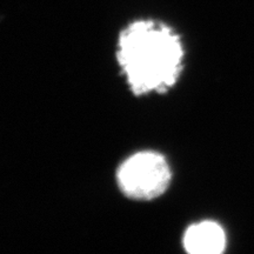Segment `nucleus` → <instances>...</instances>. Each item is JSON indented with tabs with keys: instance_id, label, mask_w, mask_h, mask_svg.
Returning <instances> with one entry per match:
<instances>
[{
	"instance_id": "nucleus-3",
	"label": "nucleus",
	"mask_w": 254,
	"mask_h": 254,
	"mask_svg": "<svg viewBox=\"0 0 254 254\" xmlns=\"http://www.w3.org/2000/svg\"><path fill=\"white\" fill-rule=\"evenodd\" d=\"M183 244L192 254H220L226 247V234L214 221H201L187 228Z\"/></svg>"
},
{
	"instance_id": "nucleus-1",
	"label": "nucleus",
	"mask_w": 254,
	"mask_h": 254,
	"mask_svg": "<svg viewBox=\"0 0 254 254\" xmlns=\"http://www.w3.org/2000/svg\"><path fill=\"white\" fill-rule=\"evenodd\" d=\"M184 58L182 38L161 21L135 20L120 32L117 59L135 95L171 90L182 74Z\"/></svg>"
},
{
	"instance_id": "nucleus-2",
	"label": "nucleus",
	"mask_w": 254,
	"mask_h": 254,
	"mask_svg": "<svg viewBox=\"0 0 254 254\" xmlns=\"http://www.w3.org/2000/svg\"><path fill=\"white\" fill-rule=\"evenodd\" d=\"M172 172L166 158L158 152L144 151L131 155L117 171V183L127 198L147 201L163 195Z\"/></svg>"
}]
</instances>
